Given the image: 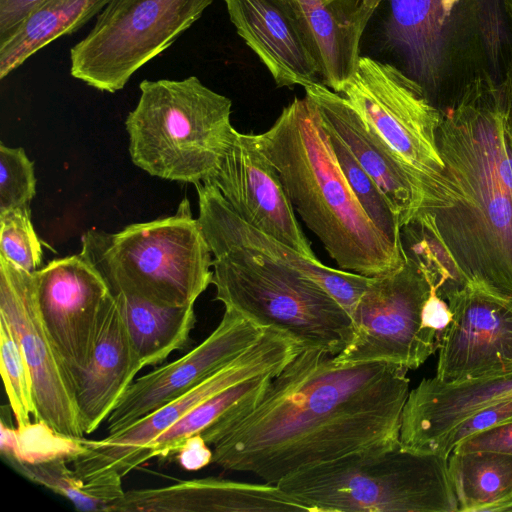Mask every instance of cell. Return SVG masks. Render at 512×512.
I'll list each match as a JSON object with an SVG mask.
<instances>
[{
    "label": "cell",
    "instance_id": "11",
    "mask_svg": "<svg viewBox=\"0 0 512 512\" xmlns=\"http://www.w3.org/2000/svg\"><path fill=\"white\" fill-rule=\"evenodd\" d=\"M342 95L399 155L423 191L443 169L436 132L440 110L400 68L360 56Z\"/></svg>",
    "mask_w": 512,
    "mask_h": 512
},
{
    "label": "cell",
    "instance_id": "5",
    "mask_svg": "<svg viewBox=\"0 0 512 512\" xmlns=\"http://www.w3.org/2000/svg\"><path fill=\"white\" fill-rule=\"evenodd\" d=\"M213 256L215 299L262 329L286 334L301 349L333 356L353 338L348 312L323 287L287 263L233 238L198 215Z\"/></svg>",
    "mask_w": 512,
    "mask_h": 512
},
{
    "label": "cell",
    "instance_id": "33",
    "mask_svg": "<svg viewBox=\"0 0 512 512\" xmlns=\"http://www.w3.org/2000/svg\"><path fill=\"white\" fill-rule=\"evenodd\" d=\"M0 224V256L27 272L39 270L43 250L31 221L30 206L1 213Z\"/></svg>",
    "mask_w": 512,
    "mask_h": 512
},
{
    "label": "cell",
    "instance_id": "13",
    "mask_svg": "<svg viewBox=\"0 0 512 512\" xmlns=\"http://www.w3.org/2000/svg\"><path fill=\"white\" fill-rule=\"evenodd\" d=\"M35 295L45 331L76 394L97 332L114 296L81 254L54 259L34 272Z\"/></svg>",
    "mask_w": 512,
    "mask_h": 512
},
{
    "label": "cell",
    "instance_id": "16",
    "mask_svg": "<svg viewBox=\"0 0 512 512\" xmlns=\"http://www.w3.org/2000/svg\"><path fill=\"white\" fill-rule=\"evenodd\" d=\"M264 331L238 312L225 309L220 323L204 341L133 381L107 419L108 435L121 432L189 391L254 345Z\"/></svg>",
    "mask_w": 512,
    "mask_h": 512
},
{
    "label": "cell",
    "instance_id": "41",
    "mask_svg": "<svg viewBox=\"0 0 512 512\" xmlns=\"http://www.w3.org/2000/svg\"><path fill=\"white\" fill-rule=\"evenodd\" d=\"M504 7L506 9L507 15L510 19V22L512 24V0H502Z\"/></svg>",
    "mask_w": 512,
    "mask_h": 512
},
{
    "label": "cell",
    "instance_id": "22",
    "mask_svg": "<svg viewBox=\"0 0 512 512\" xmlns=\"http://www.w3.org/2000/svg\"><path fill=\"white\" fill-rule=\"evenodd\" d=\"M142 368L114 297L104 312L91 357L76 385L84 434L93 433L108 419Z\"/></svg>",
    "mask_w": 512,
    "mask_h": 512
},
{
    "label": "cell",
    "instance_id": "9",
    "mask_svg": "<svg viewBox=\"0 0 512 512\" xmlns=\"http://www.w3.org/2000/svg\"><path fill=\"white\" fill-rule=\"evenodd\" d=\"M214 0H110L70 50L71 75L114 93L166 50Z\"/></svg>",
    "mask_w": 512,
    "mask_h": 512
},
{
    "label": "cell",
    "instance_id": "39",
    "mask_svg": "<svg viewBox=\"0 0 512 512\" xmlns=\"http://www.w3.org/2000/svg\"><path fill=\"white\" fill-rule=\"evenodd\" d=\"M179 464L196 471L212 463L213 452L200 434L188 438L176 453Z\"/></svg>",
    "mask_w": 512,
    "mask_h": 512
},
{
    "label": "cell",
    "instance_id": "3",
    "mask_svg": "<svg viewBox=\"0 0 512 512\" xmlns=\"http://www.w3.org/2000/svg\"><path fill=\"white\" fill-rule=\"evenodd\" d=\"M255 140L294 210L340 269L375 277L405 263V250L381 234L356 199L310 98H295Z\"/></svg>",
    "mask_w": 512,
    "mask_h": 512
},
{
    "label": "cell",
    "instance_id": "4",
    "mask_svg": "<svg viewBox=\"0 0 512 512\" xmlns=\"http://www.w3.org/2000/svg\"><path fill=\"white\" fill-rule=\"evenodd\" d=\"M389 45L439 110L474 78L501 81L512 65L502 0H390Z\"/></svg>",
    "mask_w": 512,
    "mask_h": 512
},
{
    "label": "cell",
    "instance_id": "38",
    "mask_svg": "<svg viewBox=\"0 0 512 512\" xmlns=\"http://www.w3.org/2000/svg\"><path fill=\"white\" fill-rule=\"evenodd\" d=\"M451 321L452 312L447 301L438 294L435 285H432L430 294L422 307V327L441 338Z\"/></svg>",
    "mask_w": 512,
    "mask_h": 512
},
{
    "label": "cell",
    "instance_id": "21",
    "mask_svg": "<svg viewBox=\"0 0 512 512\" xmlns=\"http://www.w3.org/2000/svg\"><path fill=\"white\" fill-rule=\"evenodd\" d=\"M113 512H309L277 485L215 477L125 491Z\"/></svg>",
    "mask_w": 512,
    "mask_h": 512
},
{
    "label": "cell",
    "instance_id": "42",
    "mask_svg": "<svg viewBox=\"0 0 512 512\" xmlns=\"http://www.w3.org/2000/svg\"><path fill=\"white\" fill-rule=\"evenodd\" d=\"M322 1H324V2H325V1H329V0H322Z\"/></svg>",
    "mask_w": 512,
    "mask_h": 512
},
{
    "label": "cell",
    "instance_id": "40",
    "mask_svg": "<svg viewBox=\"0 0 512 512\" xmlns=\"http://www.w3.org/2000/svg\"><path fill=\"white\" fill-rule=\"evenodd\" d=\"M507 131L512 143V65L500 81Z\"/></svg>",
    "mask_w": 512,
    "mask_h": 512
},
{
    "label": "cell",
    "instance_id": "29",
    "mask_svg": "<svg viewBox=\"0 0 512 512\" xmlns=\"http://www.w3.org/2000/svg\"><path fill=\"white\" fill-rule=\"evenodd\" d=\"M276 374L246 379L203 401L140 451L131 460L129 472L151 458L176 454L188 438L200 434L231 407L261 393Z\"/></svg>",
    "mask_w": 512,
    "mask_h": 512
},
{
    "label": "cell",
    "instance_id": "32",
    "mask_svg": "<svg viewBox=\"0 0 512 512\" xmlns=\"http://www.w3.org/2000/svg\"><path fill=\"white\" fill-rule=\"evenodd\" d=\"M0 370L17 426L35 415L32 376L20 342L11 326L0 317Z\"/></svg>",
    "mask_w": 512,
    "mask_h": 512
},
{
    "label": "cell",
    "instance_id": "36",
    "mask_svg": "<svg viewBox=\"0 0 512 512\" xmlns=\"http://www.w3.org/2000/svg\"><path fill=\"white\" fill-rule=\"evenodd\" d=\"M452 451H494L512 455V420L465 438Z\"/></svg>",
    "mask_w": 512,
    "mask_h": 512
},
{
    "label": "cell",
    "instance_id": "23",
    "mask_svg": "<svg viewBox=\"0 0 512 512\" xmlns=\"http://www.w3.org/2000/svg\"><path fill=\"white\" fill-rule=\"evenodd\" d=\"M320 66L321 83L338 92L354 73L365 28L382 0H291Z\"/></svg>",
    "mask_w": 512,
    "mask_h": 512
},
{
    "label": "cell",
    "instance_id": "6",
    "mask_svg": "<svg viewBox=\"0 0 512 512\" xmlns=\"http://www.w3.org/2000/svg\"><path fill=\"white\" fill-rule=\"evenodd\" d=\"M309 512H458L448 457L400 441L353 452L276 484Z\"/></svg>",
    "mask_w": 512,
    "mask_h": 512
},
{
    "label": "cell",
    "instance_id": "17",
    "mask_svg": "<svg viewBox=\"0 0 512 512\" xmlns=\"http://www.w3.org/2000/svg\"><path fill=\"white\" fill-rule=\"evenodd\" d=\"M202 182L215 186L245 222L311 259H317L274 166L255 134L234 130L216 169Z\"/></svg>",
    "mask_w": 512,
    "mask_h": 512
},
{
    "label": "cell",
    "instance_id": "27",
    "mask_svg": "<svg viewBox=\"0 0 512 512\" xmlns=\"http://www.w3.org/2000/svg\"><path fill=\"white\" fill-rule=\"evenodd\" d=\"M110 0H44L16 31L0 44V78L57 38L71 34Z\"/></svg>",
    "mask_w": 512,
    "mask_h": 512
},
{
    "label": "cell",
    "instance_id": "37",
    "mask_svg": "<svg viewBox=\"0 0 512 512\" xmlns=\"http://www.w3.org/2000/svg\"><path fill=\"white\" fill-rule=\"evenodd\" d=\"M44 0H0V44L5 42L22 22Z\"/></svg>",
    "mask_w": 512,
    "mask_h": 512
},
{
    "label": "cell",
    "instance_id": "31",
    "mask_svg": "<svg viewBox=\"0 0 512 512\" xmlns=\"http://www.w3.org/2000/svg\"><path fill=\"white\" fill-rule=\"evenodd\" d=\"M81 438L60 434L43 421L16 428L1 422L0 449L7 461L35 464L64 459L72 462L85 451Z\"/></svg>",
    "mask_w": 512,
    "mask_h": 512
},
{
    "label": "cell",
    "instance_id": "18",
    "mask_svg": "<svg viewBox=\"0 0 512 512\" xmlns=\"http://www.w3.org/2000/svg\"><path fill=\"white\" fill-rule=\"evenodd\" d=\"M237 33L278 87L318 81L320 66L291 0H224Z\"/></svg>",
    "mask_w": 512,
    "mask_h": 512
},
{
    "label": "cell",
    "instance_id": "10",
    "mask_svg": "<svg viewBox=\"0 0 512 512\" xmlns=\"http://www.w3.org/2000/svg\"><path fill=\"white\" fill-rule=\"evenodd\" d=\"M434 285L406 254L405 263L372 277L352 314L353 338L333 357L338 364L388 362L417 369L436 350L440 337L422 327V307Z\"/></svg>",
    "mask_w": 512,
    "mask_h": 512
},
{
    "label": "cell",
    "instance_id": "34",
    "mask_svg": "<svg viewBox=\"0 0 512 512\" xmlns=\"http://www.w3.org/2000/svg\"><path fill=\"white\" fill-rule=\"evenodd\" d=\"M36 194L34 164L21 147L0 144V214L30 206Z\"/></svg>",
    "mask_w": 512,
    "mask_h": 512
},
{
    "label": "cell",
    "instance_id": "20",
    "mask_svg": "<svg viewBox=\"0 0 512 512\" xmlns=\"http://www.w3.org/2000/svg\"><path fill=\"white\" fill-rule=\"evenodd\" d=\"M509 399L512 373L460 383H445L435 376L423 379L408 394L399 441L411 450L440 454L447 436L464 419Z\"/></svg>",
    "mask_w": 512,
    "mask_h": 512
},
{
    "label": "cell",
    "instance_id": "19",
    "mask_svg": "<svg viewBox=\"0 0 512 512\" xmlns=\"http://www.w3.org/2000/svg\"><path fill=\"white\" fill-rule=\"evenodd\" d=\"M304 90L324 123L336 132L385 194L401 228L412 221L421 206L422 189L399 155L342 95L321 82Z\"/></svg>",
    "mask_w": 512,
    "mask_h": 512
},
{
    "label": "cell",
    "instance_id": "2",
    "mask_svg": "<svg viewBox=\"0 0 512 512\" xmlns=\"http://www.w3.org/2000/svg\"><path fill=\"white\" fill-rule=\"evenodd\" d=\"M440 114L444 166L413 219L440 242L462 287L512 298V143L500 82L474 78Z\"/></svg>",
    "mask_w": 512,
    "mask_h": 512
},
{
    "label": "cell",
    "instance_id": "28",
    "mask_svg": "<svg viewBox=\"0 0 512 512\" xmlns=\"http://www.w3.org/2000/svg\"><path fill=\"white\" fill-rule=\"evenodd\" d=\"M8 462L29 480L70 500L79 511L113 512L125 493L122 476L116 471L96 474L85 482L64 459L35 464Z\"/></svg>",
    "mask_w": 512,
    "mask_h": 512
},
{
    "label": "cell",
    "instance_id": "26",
    "mask_svg": "<svg viewBox=\"0 0 512 512\" xmlns=\"http://www.w3.org/2000/svg\"><path fill=\"white\" fill-rule=\"evenodd\" d=\"M448 472L458 512H512V455L452 451Z\"/></svg>",
    "mask_w": 512,
    "mask_h": 512
},
{
    "label": "cell",
    "instance_id": "7",
    "mask_svg": "<svg viewBox=\"0 0 512 512\" xmlns=\"http://www.w3.org/2000/svg\"><path fill=\"white\" fill-rule=\"evenodd\" d=\"M81 242V256L113 295L186 306L212 282L213 256L187 198L172 216L132 224L117 233L92 229Z\"/></svg>",
    "mask_w": 512,
    "mask_h": 512
},
{
    "label": "cell",
    "instance_id": "25",
    "mask_svg": "<svg viewBox=\"0 0 512 512\" xmlns=\"http://www.w3.org/2000/svg\"><path fill=\"white\" fill-rule=\"evenodd\" d=\"M113 296L144 367L187 347L196 323L194 304L161 306L123 293Z\"/></svg>",
    "mask_w": 512,
    "mask_h": 512
},
{
    "label": "cell",
    "instance_id": "1",
    "mask_svg": "<svg viewBox=\"0 0 512 512\" xmlns=\"http://www.w3.org/2000/svg\"><path fill=\"white\" fill-rule=\"evenodd\" d=\"M300 350L264 390L231 407L200 435L212 463L267 484L353 452L399 440L408 369L388 362L338 364Z\"/></svg>",
    "mask_w": 512,
    "mask_h": 512
},
{
    "label": "cell",
    "instance_id": "14",
    "mask_svg": "<svg viewBox=\"0 0 512 512\" xmlns=\"http://www.w3.org/2000/svg\"><path fill=\"white\" fill-rule=\"evenodd\" d=\"M0 317L20 342L33 382L35 421L60 434L81 438L75 388L43 326L35 295L34 273L0 256Z\"/></svg>",
    "mask_w": 512,
    "mask_h": 512
},
{
    "label": "cell",
    "instance_id": "24",
    "mask_svg": "<svg viewBox=\"0 0 512 512\" xmlns=\"http://www.w3.org/2000/svg\"><path fill=\"white\" fill-rule=\"evenodd\" d=\"M198 195L199 215H202L236 240L271 258L287 263L323 287L350 316L371 282L372 277L335 269L318 259H311L258 230L239 217L209 182L194 184Z\"/></svg>",
    "mask_w": 512,
    "mask_h": 512
},
{
    "label": "cell",
    "instance_id": "15",
    "mask_svg": "<svg viewBox=\"0 0 512 512\" xmlns=\"http://www.w3.org/2000/svg\"><path fill=\"white\" fill-rule=\"evenodd\" d=\"M444 299L452 321L440 338L435 377L460 383L512 373V298L465 285Z\"/></svg>",
    "mask_w": 512,
    "mask_h": 512
},
{
    "label": "cell",
    "instance_id": "35",
    "mask_svg": "<svg viewBox=\"0 0 512 512\" xmlns=\"http://www.w3.org/2000/svg\"><path fill=\"white\" fill-rule=\"evenodd\" d=\"M512 420V399L486 406L464 419L444 441L440 454L449 457L465 438Z\"/></svg>",
    "mask_w": 512,
    "mask_h": 512
},
{
    "label": "cell",
    "instance_id": "12",
    "mask_svg": "<svg viewBox=\"0 0 512 512\" xmlns=\"http://www.w3.org/2000/svg\"><path fill=\"white\" fill-rule=\"evenodd\" d=\"M300 350L284 333L265 329L262 337L233 361L128 428L100 440L82 437L85 451L72 461L73 469L82 479L104 471H116L123 477L140 451L197 405L246 379L278 373Z\"/></svg>",
    "mask_w": 512,
    "mask_h": 512
},
{
    "label": "cell",
    "instance_id": "30",
    "mask_svg": "<svg viewBox=\"0 0 512 512\" xmlns=\"http://www.w3.org/2000/svg\"><path fill=\"white\" fill-rule=\"evenodd\" d=\"M324 125L337 161L362 209L373 225L393 246L404 250L399 217L389 200L336 132L325 123Z\"/></svg>",
    "mask_w": 512,
    "mask_h": 512
},
{
    "label": "cell",
    "instance_id": "8",
    "mask_svg": "<svg viewBox=\"0 0 512 512\" xmlns=\"http://www.w3.org/2000/svg\"><path fill=\"white\" fill-rule=\"evenodd\" d=\"M139 88V101L125 121L132 162L162 179L204 181L231 142V100L196 76L144 80Z\"/></svg>",
    "mask_w": 512,
    "mask_h": 512
}]
</instances>
